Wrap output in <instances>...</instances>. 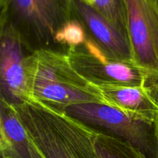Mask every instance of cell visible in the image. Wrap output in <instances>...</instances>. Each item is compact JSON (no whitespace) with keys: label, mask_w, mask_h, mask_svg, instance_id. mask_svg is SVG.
Segmentation results:
<instances>
[{"label":"cell","mask_w":158,"mask_h":158,"mask_svg":"<svg viewBox=\"0 0 158 158\" xmlns=\"http://www.w3.org/2000/svg\"><path fill=\"white\" fill-rule=\"evenodd\" d=\"M26 74L31 100L53 109L63 110L80 103L106 104L100 89L75 70L66 52L42 49L29 54Z\"/></svg>","instance_id":"6da1fadb"},{"label":"cell","mask_w":158,"mask_h":158,"mask_svg":"<svg viewBox=\"0 0 158 158\" xmlns=\"http://www.w3.org/2000/svg\"><path fill=\"white\" fill-rule=\"evenodd\" d=\"M15 108L46 158H99L94 131L81 122L35 100Z\"/></svg>","instance_id":"7a4b0ae2"},{"label":"cell","mask_w":158,"mask_h":158,"mask_svg":"<svg viewBox=\"0 0 158 158\" xmlns=\"http://www.w3.org/2000/svg\"><path fill=\"white\" fill-rule=\"evenodd\" d=\"M73 0H0V26L12 29L31 53L60 51L56 37L73 19Z\"/></svg>","instance_id":"3957f363"},{"label":"cell","mask_w":158,"mask_h":158,"mask_svg":"<svg viewBox=\"0 0 158 158\" xmlns=\"http://www.w3.org/2000/svg\"><path fill=\"white\" fill-rule=\"evenodd\" d=\"M62 111L91 129L129 143L148 158H158V120L134 118L96 103L71 105Z\"/></svg>","instance_id":"277c9868"},{"label":"cell","mask_w":158,"mask_h":158,"mask_svg":"<svg viewBox=\"0 0 158 158\" xmlns=\"http://www.w3.org/2000/svg\"><path fill=\"white\" fill-rule=\"evenodd\" d=\"M68 60L75 70L94 86H158V78L134 61L110 56L86 39L79 46L66 51Z\"/></svg>","instance_id":"5b68a950"},{"label":"cell","mask_w":158,"mask_h":158,"mask_svg":"<svg viewBox=\"0 0 158 158\" xmlns=\"http://www.w3.org/2000/svg\"><path fill=\"white\" fill-rule=\"evenodd\" d=\"M134 60L158 78V8L151 0H122Z\"/></svg>","instance_id":"8992f818"},{"label":"cell","mask_w":158,"mask_h":158,"mask_svg":"<svg viewBox=\"0 0 158 158\" xmlns=\"http://www.w3.org/2000/svg\"><path fill=\"white\" fill-rule=\"evenodd\" d=\"M0 100L18 107L31 100L26 74L31 52L9 26H0Z\"/></svg>","instance_id":"52a82bcc"},{"label":"cell","mask_w":158,"mask_h":158,"mask_svg":"<svg viewBox=\"0 0 158 158\" xmlns=\"http://www.w3.org/2000/svg\"><path fill=\"white\" fill-rule=\"evenodd\" d=\"M73 19L83 26L86 38L110 56L134 61L129 39L94 6L85 0H73Z\"/></svg>","instance_id":"ba28073f"},{"label":"cell","mask_w":158,"mask_h":158,"mask_svg":"<svg viewBox=\"0 0 158 158\" xmlns=\"http://www.w3.org/2000/svg\"><path fill=\"white\" fill-rule=\"evenodd\" d=\"M106 104L147 121L158 120V86L99 87Z\"/></svg>","instance_id":"9c48e42d"},{"label":"cell","mask_w":158,"mask_h":158,"mask_svg":"<svg viewBox=\"0 0 158 158\" xmlns=\"http://www.w3.org/2000/svg\"><path fill=\"white\" fill-rule=\"evenodd\" d=\"M1 158H46L20 120L16 110L0 100Z\"/></svg>","instance_id":"30bf717a"},{"label":"cell","mask_w":158,"mask_h":158,"mask_svg":"<svg viewBox=\"0 0 158 158\" xmlns=\"http://www.w3.org/2000/svg\"><path fill=\"white\" fill-rule=\"evenodd\" d=\"M94 131V144L99 158H148L129 143Z\"/></svg>","instance_id":"8fae6325"},{"label":"cell","mask_w":158,"mask_h":158,"mask_svg":"<svg viewBox=\"0 0 158 158\" xmlns=\"http://www.w3.org/2000/svg\"><path fill=\"white\" fill-rule=\"evenodd\" d=\"M92 6L128 38L127 21L122 0H94Z\"/></svg>","instance_id":"7c38bea8"},{"label":"cell","mask_w":158,"mask_h":158,"mask_svg":"<svg viewBox=\"0 0 158 158\" xmlns=\"http://www.w3.org/2000/svg\"><path fill=\"white\" fill-rule=\"evenodd\" d=\"M86 35L81 23L72 19L63 27L56 37V42L60 51L66 52L69 47L79 46L86 40Z\"/></svg>","instance_id":"4fadbf2b"},{"label":"cell","mask_w":158,"mask_h":158,"mask_svg":"<svg viewBox=\"0 0 158 158\" xmlns=\"http://www.w3.org/2000/svg\"><path fill=\"white\" fill-rule=\"evenodd\" d=\"M151 1H152V2L158 8V0H151Z\"/></svg>","instance_id":"5bb4252c"},{"label":"cell","mask_w":158,"mask_h":158,"mask_svg":"<svg viewBox=\"0 0 158 158\" xmlns=\"http://www.w3.org/2000/svg\"><path fill=\"white\" fill-rule=\"evenodd\" d=\"M85 1L90 5H93V3H94V0H85Z\"/></svg>","instance_id":"9a60e30c"}]
</instances>
